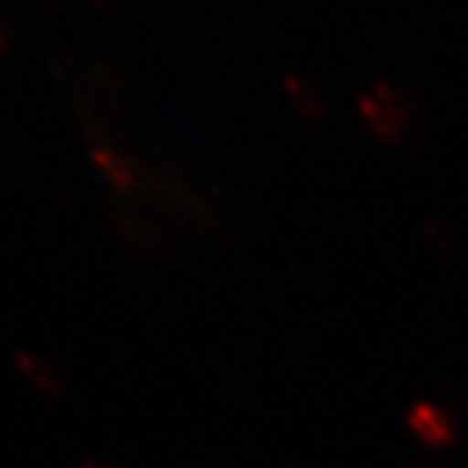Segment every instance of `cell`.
I'll use <instances>...</instances> for the list:
<instances>
[{
	"instance_id": "6da1fadb",
	"label": "cell",
	"mask_w": 468,
	"mask_h": 468,
	"mask_svg": "<svg viewBox=\"0 0 468 468\" xmlns=\"http://www.w3.org/2000/svg\"><path fill=\"white\" fill-rule=\"evenodd\" d=\"M410 431L415 434V441L423 443L426 449H452L457 443V423L454 418L434 407V404H415L407 415Z\"/></svg>"
}]
</instances>
